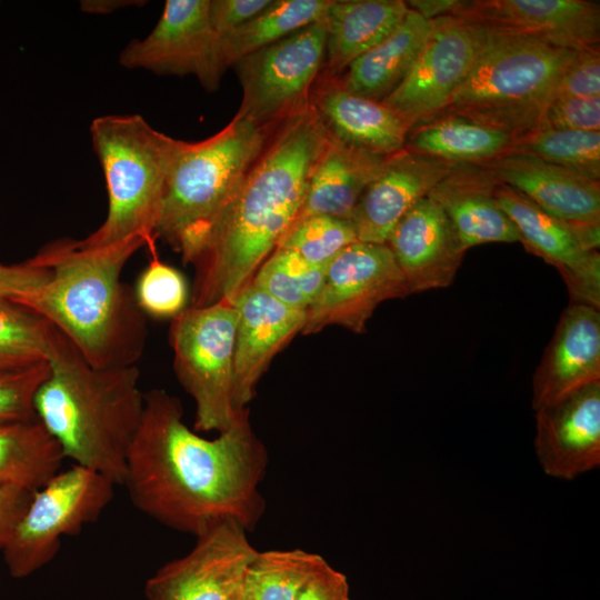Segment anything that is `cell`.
<instances>
[{"label":"cell","mask_w":600,"mask_h":600,"mask_svg":"<svg viewBox=\"0 0 600 600\" xmlns=\"http://www.w3.org/2000/svg\"><path fill=\"white\" fill-rule=\"evenodd\" d=\"M268 452L247 408L214 439L192 431L178 398L144 392L141 420L126 460L122 486L132 504L159 523L194 537L221 520L252 531L266 511L259 490Z\"/></svg>","instance_id":"6da1fadb"},{"label":"cell","mask_w":600,"mask_h":600,"mask_svg":"<svg viewBox=\"0 0 600 600\" xmlns=\"http://www.w3.org/2000/svg\"><path fill=\"white\" fill-rule=\"evenodd\" d=\"M328 136L310 103L270 132L232 203L188 262L191 307L233 302L298 218Z\"/></svg>","instance_id":"7a4b0ae2"},{"label":"cell","mask_w":600,"mask_h":600,"mask_svg":"<svg viewBox=\"0 0 600 600\" xmlns=\"http://www.w3.org/2000/svg\"><path fill=\"white\" fill-rule=\"evenodd\" d=\"M146 244L139 237L103 247L71 239L50 243L34 256L49 267V279L11 302L48 321L91 366H136L147 339L146 314L121 274Z\"/></svg>","instance_id":"3957f363"},{"label":"cell","mask_w":600,"mask_h":600,"mask_svg":"<svg viewBox=\"0 0 600 600\" xmlns=\"http://www.w3.org/2000/svg\"><path fill=\"white\" fill-rule=\"evenodd\" d=\"M48 363L34 396L36 418L64 459L122 484L144 404L138 366L93 367L57 329Z\"/></svg>","instance_id":"277c9868"},{"label":"cell","mask_w":600,"mask_h":600,"mask_svg":"<svg viewBox=\"0 0 600 600\" xmlns=\"http://www.w3.org/2000/svg\"><path fill=\"white\" fill-rule=\"evenodd\" d=\"M273 128L261 127L237 112L207 139L180 140L156 236L179 251L184 262L232 203Z\"/></svg>","instance_id":"5b68a950"},{"label":"cell","mask_w":600,"mask_h":600,"mask_svg":"<svg viewBox=\"0 0 600 600\" xmlns=\"http://www.w3.org/2000/svg\"><path fill=\"white\" fill-rule=\"evenodd\" d=\"M108 193L104 221L83 247H103L130 238L153 250L162 200L180 140L152 128L139 114H108L90 126Z\"/></svg>","instance_id":"8992f818"},{"label":"cell","mask_w":600,"mask_h":600,"mask_svg":"<svg viewBox=\"0 0 600 600\" xmlns=\"http://www.w3.org/2000/svg\"><path fill=\"white\" fill-rule=\"evenodd\" d=\"M577 51L486 31L464 81L440 114H454L521 136L534 129Z\"/></svg>","instance_id":"52a82bcc"},{"label":"cell","mask_w":600,"mask_h":600,"mask_svg":"<svg viewBox=\"0 0 600 600\" xmlns=\"http://www.w3.org/2000/svg\"><path fill=\"white\" fill-rule=\"evenodd\" d=\"M236 306L218 301L189 307L170 327L177 378L196 403L197 432L226 431L237 411L232 406Z\"/></svg>","instance_id":"ba28073f"},{"label":"cell","mask_w":600,"mask_h":600,"mask_svg":"<svg viewBox=\"0 0 600 600\" xmlns=\"http://www.w3.org/2000/svg\"><path fill=\"white\" fill-rule=\"evenodd\" d=\"M114 486L106 476L73 464L32 492L1 549L10 576L26 578L52 561L63 537L100 518L113 499Z\"/></svg>","instance_id":"9c48e42d"},{"label":"cell","mask_w":600,"mask_h":600,"mask_svg":"<svg viewBox=\"0 0 600 600\" xmlns=\"http://www.w3.org/2000/svg\"><path fill=\"white\" fill-rule=\"evenodd\" d=\"M323 20L238 60L242 101L238 113L273 128L310 103L326 57Z\"/></svg>","instance_id":"30bf717a"},{"label":"cell","mask_w":600,"mask_h":600,"mask_svg":"<svg viewBox=\"0 0 600 600\" xmlns=\"http://www.w3.org/2000/svg\"><path fill=\"white\" fill-rule=\"evenodd\" d=\"M408 294L389 247L356 241L327 267L321 289L307 309L301 332L313 333L337 324L361 333L381 302Z\"/></svg>","instance_id":"8fae6325"},{"label":"cell","mask_w":600,"mask_h":600,"mask_svg":"<svg viewBox=\"0 0 600 600\" xmlns=\"http://www.w3.org/2000/svg\"><path fill=\"white\" fill-rule=\"evenodd\" d=\"M486 31L459 17L432 21V28L400 84L381 102L410 129L443 111L470 72Z\"/></svg>","instance_id":"7c38bea8"},{"label":"cell","mask_w":600,"mask_h":600,"mask_svg":"<svg viewBox=\"0 0 600 600\" xmlns=\"http://www.w3.org/2000/svg\"><path fill=\"white\" fill-rule=\"evenodd\" d=\"M494 197L518 229L526 250L557 268L567 286L570 302L599 309L600 224H570L497 181Z\"/></svg>","instance_id":"4fadbf2b"},{"label":"cell","mask_w":600,"mask_h":600,"mask_svg":"<svg viewBox=\"0 0 600 600\" xmlns=\"http://www.w3.org/2000/svg\"><path fill=\"white\" fill-rule=\"evenodd\" d=\"M258 550L234 520H221L196 536L184 556L160 567L144 584L147 600H231Z\"/></svg>","instance_id":"5bb4252c"},{"label":"cell","mask_w":600,"mask_h":600,"mask_svg":"<svg viewBox=\"0 0 600 600\" xmlns=\"http://www.w3.org/2000/svg\"><path fill=\"white\" fill-rule=\"evenodd\" d=\"M210 0H168L152 31L132 40L120 53V63L158 74L194 76L214 91L224 72L219 37L209 18Z\"/></svg>","instance_id":"9a60e30c"},{"label":"cell","mask_w":600,"mask_h":600,"mask_svg":"<svg viewBox=\"0 0 600 600\" xmlns=\"http://www.w3.org/2000/svg\"><path fill=\"white\" fill-rule=\"evenodd\" d=\"M453 17L487 32L579 51L599 47L600 4L589 0H463Z\"/></svg>","instance_id":"2e32d148"},{"label":"cell","mask_w":600,"mask_h":600,"mask_svg":"<svg viewBox=\"0 0 600 600\" xmlns=\"http://www.w3.org/2000/svg\"><path fill=\"white\" fill-rule=\"evenodd\" d=\"M534 412V449L547 474L573 479L599 466L600 381L578 388Z\"/></svg>","instance_id":"e0dca14e"},{"label":"cell","mask_w":600,"mask_h":600,"mask_svg":"<svg viewBox=\"0 0 600 600\" xmlns=\"http://www.w3.org/2000/svg\"><path fill=\"white\" fill-rule=\"evenodd\" d=\"M456 164L404 148L388 156L351 216L358 241L384 244L399 220Z\"/></svg>","instance_id":"ac0fdd59"},{"label":"cell","mask_w":600,"mask_h":600,"mask_svg":"<svg viewBox=\"0 0 600 600\" xmlns=\"http://www.w3.org/2000/svg\"><path fill=\"white\" fill-rule=\"evenodd\" d=\"M386 244L409 294L450 286L466 253L448 217L429 196L399 220Z\"/></svg>","instance_id":"d6986e66"},{"label":"cell","mask_w":600,"mask_h":600,"mask_svg":"<svg viewBox=\"0 0 600 600\" xmlns=\"http://www.w3.org/2000/svg\"><path fill=\"white\" fill-rule=\"evenodd\" d=\"M238 321L234 339L232 406L247 408L272 357L298 331L307 311L283 304L248 283L234 298Z\"/></svg>","instance_id":"ffe728a7"},{"label":"cell","mask_w":600,"mask_h":600,"mask_svg":"<svg viewBox=\"0 0 600 600\" xmlns=\"http://www.w3.org/2000/svg\"><path fill=\"white\" fill-rule=\"evenodd\" d=\"M476 164L560 220L574 226L600 224V181L517 152Z\"/></svg>","instance_id":"44dd1931"},{"label":"cell","mask_w":600,"mask_h":600,"mask_svg":"<svg viewBox=\"0 0 600 600\" xmlns=\"http://www.w3.org/2000/svg\"><path fill=\"white\" fill-rule=\"evenodd\" d=\"M596 381H600V312L570 302L533 373L532 408Z\"/></svg>","instance_id":"7402d4cb"},{"label":"cell","mask_w":600,"mask_h":600,"mask_svg":"<svg viewBox=\"0 0 600 600\" xmlns=\"http://www.w3.org/2000/svg\"><path fill=\"white\" fill-rule=\"evenodd\" d=\"M310 106L333 141L380 156L404 148L409 128L396 112L381 101L344 90L333 78L319 76Z\"/></svg>","instance_id":"603a6c76"},{"label":"cell","mask_w":600,"mask_h":600,"mask_svg":"<svg viewBox=\"0 0 600 600\" xmlns=\"http://www.w3.org/2000/svg\"><path fill=\"white\" fill-rule=\"evenodd\" d=\"M496 181L476 163H458L428 194L443 210L463 249L520 242L518 229L494 197Z\"/></svg>","instance_id":"cb8c5ba5"},{"label":"cell","mask_w":600,"mask_h":600,"mask_svg":"<svg viewBox=\"0 0 600 600\" xmlns=\"http://www.w3.org/2000/svg\"><path fill=\"white\" fill-rule=\"evenodd\" d=\"M408 11L403 0H332L323 18L326 57L320 76L342 74L352 61L389 36Z\"/></svg>","instance_id":"d4e9b609"},{"label":"cell","mask_w":600,"mask_h":600,"mask_svg":"<svg viewBox=\"0 0 600 600\" xmlns=\"http://www.w3.org/2000/svg\"><path fill=\"white\" fill-rule=\"evenodd\" d=\"M387 157L329 138L312 170L296 220L318 214L350 220L363 191L377 177Z\"/></svg>","instance_id":"484cf974"},{"label":"cell","mask_w":600,"mask_h":600,"mask_svg":"<svg viewBox=\"0 0 600 600\" xmlns=\"http://www.w3.org/2000/svg\"><path fill=\"white\" fill-rule=\"evenodd\" d=\"M431 28L432 21L409 9L389 36L333 79L347 91L382 101L403 80Z\"/></svg>","instance_id":"4316f807"},{"label":"cell","mask_w":600,"mask_h":600,"mask_svg":"<svg viewBox=\"0 0 600 600\" xmlns=\"http://www.w3.org/2000/svg\"><path fill=\"white\" fill-rule=\"evenodd\" d=\"M514 136L454 114L409 129L404 149L451 163H481L509 151Z\"/></svg>","instance_id":"83f0119b"},{"label":"cell","mask_w":600,"mask_h":600,"mask_svg":"<svg viewBox=\"0 0 600 600\" xmlns=\"http://www.w3.org/2000/svg\"><path fill=\"white\" fill-rule=\"evenodd\" d=\"M64 457L38 419L0 422V488L34 492L61 470Z\"/></svg>","instance_id":"f1b7e54d"},{"label":"cell","mask_w":600,"mask_h":600,"mask_svg":"<svg viewBox=\"0 0 600 600\" xmlns=\"http://www.w3.org/2000/svg\"><path fill=\"white\" fill-rule=\"evenodd\" d=\"M332 0H272L257 16L219 39L224 70L291 33L322 21Z\"/></svg>","instance_id":"f546056e"},{"label":"cell","mask_w":600,"mask_h":600,"mask_svg":"<svg viewBox=\"0 0 600 600\" xmlns=\"http://www.w3.org/2000/svg\"><path fill=\"white\" fill-rule=\"evenodd\" d=\"M326 561L302 549L258 550L247 567L243 586L250 600H297Z\"/></svg>","instance_id":"4dcf8cb0"},{"label":"cell","mask_w":600,"mask_h":600,"mask_svg":"<svg viewBox=\"0 0 600 600\" xmlns=\"http://www.w3.org/2000/svg\"><path fill=\"white\" fill-rule=\"evenodd\" d=\"M508 152L536 157L600 181V132L534 128L516 137Z\"/></svg>","instance_id":"1f68e13d"},{"label":"cell","mask_w":600,"mask_h":600,"mask_svg":"<svg viewBox=\"0 0 600 600\" xmlns=\"http://www.w3.org/2000/svg\"><path fill=\"white\" fill-rule=\"evenodd\" d=\"M56 329L11 301L0 302V376L48 361Z\"/></svg>","instance_id":"d6a6232c"},{"label":"cell","mask_w":600,"mask_h":600,"mask_svg":"<svg viewBox=\"0 0 600 600\" xmlns=\"http://www.w3.org/2000/svg\"><path fill=\"white\" fill-rule=\"evenodd\" d=\"M324 273V268L310 264L296 252L276 248L251 283L283 304L307 311L321 289Z\"/></svg>","instance_id":"836d02e7"},{"label":"cell","mask_w":600,"mask_h":600,"mask_svg":"<svg viewBox=\"0 0 600 600\" xmlns=\"http://www.w3.org/2000/svg\"><path fill=\"white\" fill-rule=\"evenodd\" d=\"M356 241L350 220L318 214L296 220L277 248L291 250L310 264L327 269L346 247Z\"/></svg>","instance_id":"e575fe53"},{"label":"cell","mask_w":600,"mask_h":600,"mask_svg":"<svg viewBox=\"0 0 600 600\" xmlns=\"http://www.w3.org/2000/svg\"><path fill=\"white\" fill-rule=\"evenodd\" d=\"M152 252V259L137 279L136 301L144 314L174 318L186 309L187 282L181 272L162 262L156 250Z\"/></svg>","instance_id":"d590c367"},{"label":"cell","mask_w":600,"mask_h":600,"mask_svg":"<svg viewBox=\"0 0 600 600\" xmlns=\"http://www.w3.org/2000/svg\"><path fill=\"white\" fill-rule=\"evenodd\" d=\"M49 372L48 361L30 369L0 376V422L37 419L36 392Z\"/></svg>","instance_id":"8d00e7d4"},{"label":"cell","mask_w":600,"mask_h":600,"mask_svg":"<svg viewBox=\"0 0 600 600\" xmlns=\"http://www.w3.org/2000/svg\"><path fill=\"white\" fill-rule=\"evenodd\" d=\"M536 128L600 132V97L556 98Z\"/></svg>","instance_id":"74e56055"},{"label":"cell","mask_w":600,"mask_h":600,"mask_svg":"<svg viewBox=\"0 0 600 600\" xmlns=\"http://www.w3.org/2000/svg\"><path fill=\"white\" fill-rule=\"evenodd\" d=\"M567 97H600L599 47L577 51L563 69L553 99Z\"/></svg>","instance_id":"f35d334b"},{"label":"cell","mask_w":600,"mask_h":600,"mask_svg":"<svg viewBox=\"0 0 600 600\" xmlns=\"http://www.w3.org/2000/svg\"><path fill=\"white\" fill-rule=\"evenodd\" d=\"M50 273L49 267L33 257L19 264L0 262V302L32 292L49 279Z\"/></svg>","instance_id":"ab89813d"},{"label":"cell","mask_w":600,"mask_h":600,"mask_svg":"<svg viewBox=\"0 0 600 600\" xmlns=\"http://www.w3.org/2000/svg\"><path fill=\"white\" fill-rule=\"evenodd\" d=\"M272 0H210L209 18L219 39L246 23Z\"/></svg>","instance_id":"60d3db41"},{"label":"cell","mask_w":600,"mask_h":600,"mask_svg":"<svg viewBox=\"0 0 600 600\" xmlns=\"http://www.w3.org/2000/svg\"><path fill=\"white\" fill-rule=\"evenodd\" d=\"M297 600H350L348 579L326 561L307 582Z\"/></svg>","instance_id":"b9f144b4"},{"label":"cell","mask_w":600,"mask_h":600,"mask_svg":"<svg viewBox=\"0 0 600 600\" xmlns=\"http://www.w3.org/2000/svg\"><path fill=\"white\" fill-rule=\"evenodd\" d=\"M30 497L31 492L20 488H0V550L26 510Z\"/></svg>","instance_id":"7bdbcfd3"},{"label":"cell","mask_w":600,"mask_h":600,"mask_svg":"<svg viewBox=\"0 0 600 600\" xmlns=\"http://www.w3.org/2000/svg\"><path fill=\"white\" fill-rule=\"evenodd\" d=\"M463 0H409L408 8L427 20L453 17Z\"/></svg>","instance_id":"ee69618b"},{"label":"cell","mask_w":600,"mask_h":600,"mask_svg":"<svg viewBox=\"0 0 600 600\" xmlns=\"http://www.w3.org/2000/svg\"><path fill=\"white\" fill-rule=\"evenodd\" d=\"M231 600H250L244 586L242 584L241 588L236 592V594L232 597Z\"/></svg>","instance_id":"f6af8a7d"}]
</instances>
